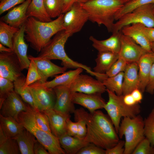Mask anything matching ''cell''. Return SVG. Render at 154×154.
Wrapping results in <instances>:
<instances>
[{
    "mask_svg": "<svg viewBox=\"0 0 154 154\" xmlns=\"http://www.w3.org/2000/svg\"><path fill=\"white\" fill-rule=\"evenodd\" d=\"M154 4L140 6L120 17L114 24L112 33H116L122 28L134 23H141L146 27H154Z\"/></svg>",
    "mask_w": 154,
    "mask_h": 154,
    "instance_id": "8",
    "label": "cell"
},
{
    "mask_svg": "<svg viewBox=\"0 0 154 154\" xmlns=\"http://www.w3.org/2000/svg\"><path fill=\"white\" fill-rule=\"evenodd\" d=\"M21 96L14 90L9 93L0 105V114L11 117L19 122L18 116L22 112L28 110L29 105L26 104Z\"/></svg>",
    "mask_w": 154,
    "mask_h": 154,
    "instance_id": "14",
    "label": "cell"
},
{
    "mask_svg": "<svg viewBox=\"0 0 154 154\" xmlns=\"http://www.w3.org/2000/svg\"><path fill=\"white\" fill-rule=\"evenodd\" d=\"M26 77L23 74L13 82L14 91L24 102L34 109H37L31 91L28 87H24Z\"/></svg>",
    "mask_w": 154,
    "mask_h": 154,
    "instance_id": "31",
    "label": "cell"
},
{
    "mask_svg": "<svg viewBox=\"0 0 154 154\" xmlns=\"http://www.w3.org/2000/svg\"><path fill=\"white\" fill-rule=\"evenodd\" d=\"M4 46L1 43H0V52H11L13 51L11 48L6 47Z\"/></svg>",
    "mask_w": 154,
    "mask_h": 154,
    "instance_id": "55",
    "label": "cell"
},
{
    "mask_svg": "<svg viewBox=\"0 0 154 154\" xmlns=\"http://www.w3.org/2000/svg\"></svg>",
    "mask_w": 154,
    "mask_h": 154,
    "instance_id": "60",
    "label": "cell"
},
{
    "mask_svg": "<svg viewBox=\"0 0 154 154\" xmlns=\"http://www.w3.org/2000/svg\"><path fill=\"white\" fill-rule=\"evenodd\" d=\"M101 94L99 93L88 94L74 92L72 94V101L74 104L82 106L92 113L104 108L106 102Z\"/></svg>",
    "mask_w": 154,
    "mask_h": 154,
    "instance_id": "16",
    "label": "cell"
},
{
    "mask_svg": "<svg viewBox=\"0 0 154 154\" xmlns=\"http://www.w3.org/2000/svg\"><path fill=\"white\" fill-rule=\"evenodd\" d=\"M89 15V20L105 26L112 32L116 13L123 4L117 0H92L81 3Z\"/></svg>",
    "mask_w": 154,
    "mask_h": 154,
    "instance_id": "4",
    "label": "cell"
},
{
    "mask_svg": "<svg viewBox=\"0 0 154 154\" xmlns=\"http://www.w3.org/2000/svg\"><path fill=\"white\" fill-rule=\"evenodd\" d=\"M120 48L119 57L127 63L138 62L140 57L147 52L131 38L119 32Z\"/></svg>",
    "mask_w": 154,
    "mask_h": 154,
    "instance_id": "13",
    "label": "cell"
},
{
    "mask_svg": "<svg viewBox=\"0 0 154 154\" xmlns=\"http://www.w3.org/2000/svg\"><path fill=\"white\" fill-rule=\"evenodd\" d=\"M20 153L17 142L14 138H8L0 144V154H19Z\"/></svg>",
    "mask_w": 154,
    "mask_h": 154,
    "instance_id": "37",
    "label": "cell"
},
{
    "mask_svg": "<svg viewBox=\"0 0 154 154\" xmlns=\"http://www.w3.org/2000/svg\"></svg>",
    "mask_w": 154,
    "mask_h": 154,
    "instance_id": "61",
    "label": "cell"
},
{
    "mask_svg": "<svg viewBox=\"0 0 154 154\" xmlns=\"http://www.w3.org/2000/svg\"><path fill=\"white\" fill-rule=\"evenodd\" d=\"M122 95L130 93L136 89H140L138 63H128L124 72Z\"/></svg>",
    "mask_w": 154,
    "mask_h": 154,
    "instance_id": "22",
    "label": "cell"
},
{
    "mask_svg": "<svg viewBox=\"0 0 154 154\" xmlns=\"http://www.w3.org/2000/svg\"><path fill=\"white\" fill-rule=\"evenodd\" d=\"M66 130L67 133L70 135L76 137L78 132V124L76 121L74 122L69 118L67 121Z\"/></svg>",
    "mask_w": 154,
    "mask_h": 154,
    "instance_id": "48",
    "label": "cell"
},
{
    "mask_svg": "<svg viewBox=\"0 0 154 154\" xmlns=\"http://www.w3.org/2000/svg\"><path fill=\"white\" fill-rule=\"evenodd\" d=\"M88 20L87 12L80 3L76 1L64 13L62 27L64 30L72 36L79 32Z\"/></svg>",
    "mask_w": 154,
    "mask_h": 154,
    "instance_id": "9",
    "label": "cell"
},
{
    "mask_svg": "<svg viewBox=\"0 0 154 154\" xmlns=\"http://www.w3.org/2000/svg\"><path fill=\"white\" fill-rule=\"evenodd\" d=\"M127 64L126 61L119 57L106 74L108 77H111L124 72Z\"/></svg>",
    "mask_w": 154,
    "mask_h": 154,
    "instance_id": "42",
    "label": "cell"
},
{
    "mask_svg": "<svg viewBox=\"0 0 154 154\" xmlns=\"http://www.w3.org/2000/svg\"><path fill=\"white\" fill-rule=\"evenodd\" d=\"M35 154H49L48 152L45 147L38 141L35 143L34 148Z\"/></svg>",
    "mask_w": 154,
    "mask_h": 154,
    "instance_id": "49",
    "label": "cell"
},
{
    "mask_svg": "<svg viewBox=\"0 0 154 154\" xmlns=\"http://www.w3.org/2000/svg\"><path fill=\"white\" fill-rule=\"evenodd\" d=\"M83 69L82 68H78L74 70L64 72L60 75H56L54 76V78L51 81H47L43 83L38 82L42 85L49 88H53L60 85L69 86L82 72Z\"/></svg>",
    "mask_w": 154,
    "mask_h": 154,
    "instance_id": "27",
    "label": "cell"
},
{
    "mask_svg": "<svg viewBox=\"0 0 154 154\" xmlns=\"http://www.w3.org/2000/svg\"><path fill=\"white\" fill-rule=\"evenodd\" d=\"M24 24L15 35L13 39V50L16 55L22 70L28 69L30 60L27 55L28 45L26 43Z\"/></svg>",
    "mask_w": 154,
    "mask_h": 154,
    "instance_id": "17",
    "label": "cell"
},
{
    "mask_svg": "<svg viewBox=\"0 0 154 154\" xmlns=\"http://www.w3.org/2000/svg\"><path fill=\"white\" fill-rule=\"evenodd\" d=\"M105 150L90 143L82 148L77 154H105Z\"/></svg>",
    "mask_w": 154,
    "mask_h": 154,
    "instance_id": "43",
    "label": "cell"
},
{
    "mask_svg": "<svg viewBox=\"0 0 154 154\" xmlns=\"http://www.w3.org/2000/svg\"><path fill=\"white\" fill-rule=\"evenodd\" d=\"M47 116L52 133L58 138L67 133L66 123L68 119L70 118V114H63L53 109L42 112Z\"/></svg>",
    "mask_w": 154,
    "mask_h": 154,
    "instance_id": "19",
    "label": "cell"
},
{
    "mask_svg": "<svg viewBox=\"0 0 154 154\" xmlns=\"http://www.w3.org/2000/svg\"><path fill=\"white\" fill-rule=\"evenodd\" d=\"M119 57V53L107 51L98 52L95 59L96 66L94 72L99 74H105Z\"/></svg>",
    "mask_w": 154,
    "mask_h": 154,
    "instance_id": "25",
    "label": "cell"
},
{
    "mask_svg": "<svg viewBox=\"0 0 154 154\" xmlns=\"http://www.w3.org/2000/svg\"><path fill=\"white\" fill-rule=\"evenodd\" d=\"M19 122L31 133L42 144L50 154H65L59 139L52 133L46 132L40 128L35 122L29 105L27 111L21 112L18 116Z\"/></svg>",
    "mask_w": 154,
    "mask_h": 154,
    "instance_id": "5",
    "label": "cell"
},
{
    "mask_svg": "<svg viewBox=\"0 0 154 154\" xmlns=\"http://www.w3.org/2000/svg\"><path fill=\"white\" fill-rule=\"evenodd\" d=\"M154 4V0H132L123 5L116 13L115 20L117 21L122 16L131 12L137 8L147 4Z\"/></svg>",
    "mask_w": 154,
    "mask_h": 154,
    "instance_id": "34",
    "label": "cell"
},
{
    "mask_svg": "<svg viewBox=\"0 0 154 154\" xmlns=\"http://www.w3.org/2000/svg\"><path fill=\"white\" fill-rule=\"evenodd\" d=\"M78 124V132L76 137L80 139H84L87 134V129L85 122L82 120L76 121Z\"/></svg>",
    "mask_w": 154,
    "mask_h": 154,
    "instance_id": "46",
    "label": "cell"
},
{
    "mask_svg": "<svg viewBox=\"0 0 154 154\" xmlns=\"http://www.w3.org/2000/svg\"><path fill=\"white\" fill-rule=\"evenodd\" d=\"M56 96L53 109L61 113L70 114L75 110L72 101L73 92L69 86L60 85L53 88Z\"/></svg>",
    "mask_w": 154,
    "mask_h": 154,
    "instance_id": "15",
    "label": "cell"
},
{
    "mask_svg": "<svg viewBox=\"0 0 154 154\" xmlns=\"http://www.w3.org/2000/svg\"><path fill=\"white\" fill-rule=\"evenodd\" d=\"M14 90L13 82L0 76V105L8 94Z\"/></svg>",
    "mask_w": 154,
    "mask_h": 154,
    "instance_id": "40",
    "label": "cell"
},
{
    "mask_svg": "<svg viewBox=\"0 0 154 154\" xmlns=\"http://www.w3.org/2000/svg\"><path fill=\"white\" fill-rule=\"evenodd\" d=\"M154 61V54L152 52H147L140 57L137 62L140 83V90L142 93L145 91Z\"/></svg>",
    "mask_w": 154,
    "mask_h": 154,
    "instance_id": "23",
    "label": "cell"
},
{
    "mask_svg": "<svg viewBox=\"0 0 154 154\" xmlns=\"http://www.w3.org/2000/svg\"><path fill=\"white\" fill-rule=\"evenodd\" d=\"M31 1L26 0L19 5L14 7L2 17L1 20L19 29L25 24L29 17L27 15V11Z\"/></svg>",
    "mask_w": 154,
    "mask_h": 154,
    "instance_id": "18",
    "label": "cell"
},
{
    "mask_svg": "<svg viewBox=\"0 0 154 154\" xmlns=\"http://www.w3.org/2000/svg\"><path fill=\"white\" fill-rule=\"evenodd\" d=\"M142 93L139 89H135L131 93L137 104H139L141 102L143 98Z\"/></svg>",
    "mask_w": 154,
    "mask_h": 154,
    "instance_id": "52",
    "label": "cell"
},
{
    "mask_svg": "<svg viewBox=\"0 0 154 154\" xmlns=\"http://www.w3.org/2000/svg\"><path fill=\"white\" fill-rule=\"evenodd\" d=\"M64 13L54 20L48 22L39 21L32 17H29L25 23V38L30 46L40 52L59 31L64 30L62 24Z\"/></svg>",
    "mask_w": 154,
    "mask_h": 154,
    "instance_id": "2",
    "label": "cell"
},
{
    "mask_svg": "<svg viewBox=\"0 0 154 154\" xmlns=\"http://www.w3.org/2000/svg\"><path fill=\"white\" fill-rule=\"evenodd\" d=\"M20 63L13 51L0 52V76L14 82L23 74Z\"/></svg>",
    "mask_w": 154,
    "mask_h": 154,
    "instance_id": "11",
    "label": "cell"
},
{
    "mask_svg": "<svg viewBox=\"0 0 154 154\" xmlns=\"http://www.w3.org/2000/svg\"><path fill=\"white\" fill-rule=\"evenodd\" d=\"M71 36L64 30L59 31L50 39L36 58L50 60H60L62 61L61 65L67 69L82 68L91 75L97 76L98 74L92 71L90 67L73 60L67 55L64 50V45Z\"/></svg>",
    "mask_w": 154,
    "mask_h": 154,
    "instance_id": "3",
    "label": "cell"
},
{
    "mask_svg": "<svg viewBox=\"0 0 154 154\" xmlns=\"http://www.w3.org/2000/svg\"><path fill=\"white\" fill-rule=\"evenodd\" d=\"M30 63L28 68V71L24 87L26 88L41 79L38 72L37 65L34 60L29 58Z\"/></svg>",
    "mask_w": 154,
    "mask_h": 154,
    "instance_id": "39",
    "label": "cell"
},
{
    "mask_svg": "<svg viewBox=\"0 0 154 154\" xmlns=\"http://www.w3.org/2000/svg\"><path fill=\"white\" fill-rule=\"evenodd\" d=\"M144 25L141 23H134L126 26L121 30L125 35L131 38L147 52H152L150 42L143 31Z\"/></svg>",
    "mask_w": 154,
    "mask_h": 154,
    "instance_id": "21",
    "label": "cell"
},
{
    "mask_svg": "<svg viewBox=\"0 0 154 154\" xmlns=\"http://www.w3.org/2000/svg\"><path fill=\"white\" fill-rule=\"evenodd\" d=\"M119 138H125L123 154H132L136 147L145 137L144 120L138 114L133 117H125L121 121L118 132Z\"/></svg>",
    "mask_w": 154,
    "mask_h": 154,
    "instance_id": "6",
    "label": "cell"
},
{
    "mask_svg": "<svg viewBox=\"0 0 154 154\" xmlns=\"http://www.w3.org/2000/svg\"><path fill=\"white\" fill-rule=\"evenodd\" d=\"M60 143L66 154H76L90 143L85 139H80L65 133L58 138Z\"/></svg>",
    "mask_w": 154,
    "mask_h": 154,
    "instance_id": "26",
    "label": "cell"
},
{
    "mask_svg": "<svg viewBox=\"0 0 154 154\" xmlns=\"http://www.w3.org/2000/svg\"><path fill=\"white\" fill-rule=\"evenodd\" d=\"M123 4H124L132 0H117Z\"/></svg>",
    "mask_w": 154,
    "mask_h": 154,
    "instance_id": "56",
    "label": "cell"
},
{
    "mask_svg": "<svg viewBox=\"0 0 154 154\" xmlns=\"http://www.w3.org/2000/svg\"><path fill=\"white\" fill-rule=\"evenodd\" d=\"M19 29L11 26L0 20V43L13 50V38Z\"/></svg>",
    "mask_w": 154,
    "mask_h": 154,
    "instance_id": "32",
    "label": "cell"
},
{
    "mask_svg": "<svg viewBox=\"0 0 154 154\" xmlns=\"http://www.w3.org/2000/svg\"><path fill=\"white\" fill-rule=\"evenodd\" d=\"M143 31L150 42H154V27H148L144 26Z\"/></svg>",
    "mask_w": 154,
    "mask_h": 154,
    "instance_id": "50",
    "label": "cell"
},
{
    "mask_svg": "<svg viewBox=\"0 0 154 154\" xmlns=\"http://www.w3.org/2000/svg\"><path fill=\"white\" fill-rule=\"evenodd\" d=\"M27 14L28 17H32L41 21L48 22L52 21L45 10L44 0H32Z\"/></svg>",
    "mask_w": 154,
    "mask_h": 154,
    "instance_id": "30",
    "label": "cell"
},
{
    "mask_svg": "<svg viewBox=\"0 0 154 154\" xmlns=\"http://www.w3.org/2000/svg\"><path fill=\"white\" fill-rule=\"evenodd\" d=\"M9 137L0 127V144H2Z\"/></svg>",
    "mask_w": 154,
    "mask_h": 154,
    "instance_id": "54",
    "label": "cell"
},
{
    "mask_svg": "<svg viewBox=\"0 0 154 154\" xmlns=\"http://www.w3.org/2000/svg\"><path fill=\"white\" fill-rule=\"evenodd\" d=\"M37 109L40 112L53 109L56 96L53 88L44 86L38 81L28 86Z\"/></svg>",
    "mask_w": 154,
    "mask_h": 154,
    "instance_id": "10",
    "label": "cell"
},
{
    "mask_svg": "<svg viewBox=\"0 0 154 154\" xmlns=\"http://www.w3.org/2000/svg\"><path fill=\"white\" fill-rule=\"evenodd\" d=\"M132 154H154V147L145 137L137 145Z\"/></svg>",
    "mask_w": 154,
    "mask_h": 154,
    "instance_id": "41",
    "label": "cell"
},
{
    "mask_svg": "<svg viewBox=\"0 0 154 154\" xmlns=\"http://www.w3.org/2000/svg\"><path fill=\"white\" fill-rule=\"evenodd\" d=\"M28 57L33 59L35 61L41 77V79L38 81L41 83L47 81L49 77L63 73L67 69L64 67H60L55 64L49 59H38L31 55L28 56Z\"/></svg>",
    "mask_w": 154,
    "mask_h": 154,
    "instance_id": "20",
    "label": "cell"
},
{
    "mask_svg": "<svg viewBox=\"0 0 154 154\" xmlns=\"http://www.w3.org/2000/svg\"><path fill=\"white\" fill-rule=\"evenodd\" d=\"M44 4L51 18L57 17L62 13L63 0H44Z\"/></svg>",
    "mask_w": 154,
    "mask_h": 154,
    "instance_id": "35",
    "label": "cell"
},
{
    "mask_svg": "<svg viewBox=\"0 0 154 154\" xmlns=\"http://www.w3.org/2000/svg\"><path fill=\"white\" fill-rule=\"evenodd\" d=\"M89 39L92 46L98 52L107 51L119 53L120 48L119 32L112 33L109 38L102 40H98L91 36Z\"/></svg>",
    "mask_w": 154,
    "mask_h": 154,
    "instance_id": "24",
    "label": "cell"
},
{
    "mask_svg": "<svg viewBox=\"0 0 154 154\" xmlns=\"http://www.w3.org/2000/svg\"><path fill=\"white\" fill-rule=\"evenodd\" d=\"M92 0H77V1L80 3H84Z\"/></svg>",
    "mask_w": 154,
    "mask_h": 154,
    "instance_id": "57",
    "label": "cell"
},
{
    "mask_svg": "<svg viewBox=\"0 0 154 154\" xmlns=\"http://www.w3.org/2000/svg\"><path fill=\"white\" fill-rule=\"evenodd\" d=\"M124 74V72H121L115 76L107 77L102 82L106 89L117 95H122Z\"/></svg>",
    "mask_w": 154,
    "mask_h": 154,
    "instance_id": "33",
    "label": "cell"
},
{
    "mask_svg": "<svg viewBox=\"0 0 154 154\" xmlns=\"http://www.w3.org/2000/svg\"><path fill=\"white\" fill-rule=\"evenodd\" d=\"M150 45L151 50L154 54V42H150Z\"/></svg>",
    "mask_w": 154,
    "mask_h": 154,
    "instance_id": "58",
    "label": "cell"
},
{
    "mask_svg": "<svg viewBox=\"0 0 154 154\" xmlns=\"http://www.w3.org/2000/svg\"><path fill=\"white\" fill-rule=\"evenodd\" d=\"M14 138L17 142L21 154H35L34 146L38 140L30 131L25 128Z\"/></svg>",
    "mask_w": 154,
    "mask_h": 154,
    "instance_id": "28",
    "label": "cell"
},
{
    "mask_svg": "<svg viewBox=\"0 0 154 154\" xmlns=\"http://www.w3.org/2000/svg\"><path fill=\"white\" fill-rule=\"evenodd\" d=\"M123 100L124 103L127 105L132 106L137 104L130 93L123 95Z\"/></svg>",
    "mask_w": 154,
    "mask_h": 154,
    "instance_id": "51",
    "label": "cell"
},
{
    "mask_svg": "<svg viewBox=\"0 0 154 154\" xmlns=\"http://www.w3.org/2000/svg\"><path fill=\"white\" fill-rule=\"evenodd\" d=\"M34 120L38 126L43 130L52 133L48 119L46 115L42 112L32 108Z\"/></svg>",
    "mask_w": 154,
    "mask_h": 154,
    "instance_id": "38",
    "label": "cell"
},
{
    "mask_svg": "<svg viewBox=\"0 0 154 154\" xmlns=\"http://www.w3.org/2000/svg\"><path fill=\"white\" fill-rule=\"evenodd\" d=\"M73 92L102 94L106 88L102 82L86 74H80L69 86Z\"/></svg>",
    "mask_w": 154,
    "mask_h": 154,
    "instance_id": "12",
    "label": "cell"
},
{
    "mask_svg": "<svg viewBox=\"0 0 154 154\" xmlns=\"http://www.w3.org/2000/svg\"><path fill=\"white\" fill-rule=\"evenodd\" d=\"M108 100L104 107L111 119L118 133L122 118L133 117L141 112L139 104L129 106L126 105L123 100V95H118L114 92L106 89Z\"/></svg>",
    "mask_w": 154,
    "mask_h": 154,
    "instance_id": "7",
    "label": "cell"
},
{
    "mask_svg": "<svg viewBox=\"0 0 154 154\" xmlns=\"http://www.w3.org/2000/svg\"><path fill=\"white\" fill-rule=\"evenodd\" d=\"M26 0H2L0 3V15L13 8L15 6L21 4Z\"/></svg>",
    "mask_w": 154,
    "mask_h": 154,
    "instance_id": "44",
    "label": "cell"
},
{
    "mask_svg": "<svg viewBox=\"0 0 154 154\" xmlns=\"http://www.w3.org/2000/svg\"><path fill=\"white\" fill-rule=\"evenodd\" d=\"M0 127L9 138H14L25 128L14 118L0 114Z\"/></svg>",
    "mask_w": 154,
    "mask_h": 154,
    "instance_id": "29",
    "label": "cell"
},
{
    "mask_svg": "<svg viewBox=\"0 0 154 154\" xmlns=\"http://www.w3.org/2000/svg\"><path fill=\"white\" fill-rule=\"evenodd\" d=\"M2 0H0V1H1Z\"/></svg>",
    "mask_w": 154,
    "mask_h": 154,
    "instance_id": "59",
    "label": "cell"
},
{
    "mask_svg": "<svg viewBox=\"0 0 154 154\" xmlns=\"http://www.w3.org/2000/svg\"><path fill=\"white\" fill-rule=\"evenodd\" d=\"M77 0H63L62 13L67 11Z\"/></svg>",
    "mask_w": 154,
    "mask_h": 154,
    "instance_id": "53",
    "label": "cell"
},
{
    "mask_svg": "<svg viewBox=\"0 0 154 154\" xmlns=\"http://www.w3.org/2000/svg\"><path fill=\"white\" fill-rule=\"evenodd\" d=\"M75 121L82 120L86 125L85 140L105 150L111 148L118 142L119 137L108 115L99 110L88 113L81 108L73 113Z\"/></svg>",
    "mask_w": 154,
    "mask_h": 154,
    "instance_id": "1",
    "label": "cell"
},
{
    "mask_svg": "<svg viewBox=\"0 0 154 154\" xmlns=\"http://www.w3.org/2000/svg\"><path fill=\"white\" fill-rule=\"evenodd\" d=\"M125 141L119 140L112 147L105 150V154H123Z\"/></svg>",
    "mask_w": 154,
    "mask_h": 154,
    "instance_id": "45",
    "label": "cell"
},
{
    "mask_svg": "<svg viewBox=\"0 0 154 154\" xmlns=\"http://www.w3.org/2000/svg\"><path fill=\"white\" fill-rule=\"evenodd\" d=\"M144 133L145 137L154 147V108L144 120Z\"/></svg>",
    "mask_w": 154,
    "mask_h": 154,
    "instance_id": "36",
    "label": "cell"
},
{
    "mask_svg": "<svg viewBox=\"0 0 154 154\" xmlns=\"http://www.w3.org/2000/svg\"><path fill=\"white\" fill-rule=\"evenodd\" d=\"M145 91L151 94H153L154 93V61L150 71Z\"/></svg>",
    "mask_w": 154,
    "mask_h": 154,
    "instance_id": "47",
    "label": "cell"
}]
</instances>
